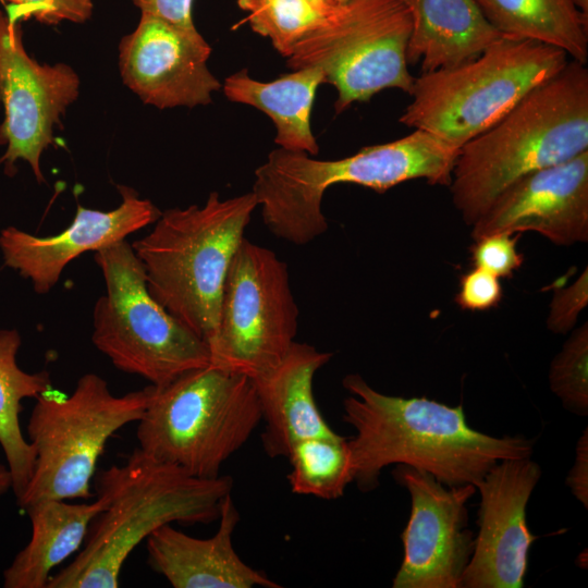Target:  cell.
I'll list each match as a JSON object with an SVG mask.
<instances>
[{
	"instance_id": "obj_19",
	"label": "cell",
	"mask_w": 588,
	"mask_h": 588,
	"mask_svg": "<svg viewBox=\"0 0 588 588\" xmlns=\"http://www.w3.org/2000/svg\"><path fill=\"white\" fill-rule=\"evenodd\" d=\"M332 357L307 343L294 342L281 363L253 379L265 428L261 442L269 457H287L301 440L335 434L314 396V377Z\"/></svg>"
},
{
	"instance_id": "obj_25",
	"label": "cell",
	"mask_w": 588,
	"mask_h": 588,
	"mask_svg": "<svg viewBox=\"0 0 588 588\" xmlns=\"http://www.w3.org/2000/svg\"><path fill=\"white\" fill-rule=\"evenodd\" d=\"M287 458V480L295 494L334 500L353 482L347 439L338 433L301 440Z\"/></svg>"
},
{
	"instance_id": "obj_35",
	"label": "cell",
	"mask_w": 588,
	"mask_h": 588,
	"mask_svg": "<svg viewBox=\"0 0 588 588\" xmlns=\"http://www.w3.org/2000/svg\"><path fill=\"white\" fill-rule=\"evenodd\" d=\"M326 11H334L341 3L338 0H310Z\"/></svg>"
},
{
	"instance_id": "obj_15",
	"label": "cell",
	"mask_w": 588,
	"mask_h": 588,
	"mask_svg": "<svg viewBox=\"0 0 588 588\" xmlns=\"http://www.w3.org/2000/svg\"><path fill=\"white\" fill-rule=\"evenodd\" d=\"M541 474L531 456L505 458L476 482L478 532L461 588L524 587L528 552L537 539L527 526L526 507Z\"/></svg>"
},
{
	"instance_id": "obj_21",
	"label": "cell",
	"mask_w": 588,
	"mask_h": 588,
	"mask_svg": "<svg viewBox=\"0 0 588 588\" xmlns=\"http://www.w3.org/2000/svg\"><path fill=\"white\" fill-rule=\"evenodd\" d=\"M106 505L96 495L91 503L49 499L26 507L30 539L4 569L3 587L47 588L51 571L82 547L91 522Z\"/></svg>"
},
{
	"instance_id": "obj_3",
	"label": "cell",
	"mask_w": 588,
	"mask_h": 588,
	"mask_svg": "<svg viewBox=\"0 0 588 588\" xmlns=\"http://www.w3.org/2000/svg\"><path fill=\"white\" fill-rule=\"evenodd\" d=\"M588 150V70L569 60L458 150L452 201L473 225L510 184Z\"/></svg>"
},
{
	"instance_id": "obj_16",
	"label": "cell",
	"mask_w": 588,
	"mask_h": 588,
	"mask_svg": "<svg viewBox=\"0 0 588 588\" xmlns=\"http://www.w3.org/2000/svg\"><path fill=\"white\" fill-rule=\"evenodd\" d=\"M527 231L560 246L588 242V150L510 184L471 225L470 235Z\"/></svg>"
},
{
	"instance_id": "obj_26",
	"label": "cell",
	"mask_w": 588,
	"mask_h": 588,
	"mask_svg": "<svg viewBox=\"0 0 588 588\" xmlns=\"http://www.w3.org/2000/svg\"><path fill=\"white\" fill-rule=\"evenodd\" d=\"M237 5L247 13L252 29L269 38L285 58L336 10L326 11L310 0H237Z\"/></svg>"
},
{
	"instance_id": "obj_10",
	"label": "cell",
	"mask_w": 588,
	"mask_h": 588,
	"mask_svg": "<svg viewBox=\"0 0 588 588\" xmlns=\"http://www.w3.org/2000/svg\"><path fill=\"white\" fill-rule=\"evenodd\" d=\"M411 33L402 0H347L296 44L286 63L292 70L319 68L336 89L334 109L341 113L387 88L412 93Z\"/></svg>"
},
{
	"instance_id": "obj_18",
	"label": "cell",
	"mask_w": 588,
	"mask_h": 588,
	"mask_svg": "<svg viewBox=\"0 0 588 588\" xmlns=\"http://www.w3.org/2000/svg\"><path fill=\"white\" fill-rule=\"evenodd\" d=\"M217 532L206 539L184 534L171 524L147 537L148 565L174 588H280L265 573L246 564L233 547L240 513L232 494L221 507Z\"/></svg>"
},
{
	"instance_id": "obj_28",
	"label": "cell",
	"mask_w": 588,
	"mask_h": 588,
	"mask_svg": "<svg viewBox=\"0 0 588 588\" xmlns=\"http://www.w3.org/2000/svg\"><path fill=\"white\" fill-rule=\"evenodd\" d=\"M8 2L7 14L13 21L35 19L57 25L62 22L82 24L93 14V0H1Z\"/></svg>"
},
{
	"instance_id": "obj_12",
	"label": "cell",
	"mask_w": 588,
	"mask_h": 588,
	"mask_svg": "<svg viewBox=\"0 0 588 588\" xmlns=\"http://www.w3.org/2000/svg\"><path fill=\"white\" fill-rule=\"evenodd\" d=\"M81 81L66 63L46 64L32 58L24 46L20 22L0 10V157L4 172L25 161L36 181L45 182L40 160L54 143V128L77 99Z\"/></svg>"
},
{
	"instance_id": "obj_27",
	"label": "cell",
	"mask_w": 588,
	"mask_h": 588,
	"mask_svg": "<svg viewBox=\"0 0 588 588\" xmlns=\"http://www.w3.org/2000/svg\"><path fill=\"white\" fill-rule=\"evenodd\" d=\"M549 385L563 407L580 417L588 415V327L574 329L549 367Z\"/></svg>"
},
{
	"instance_id": "obj_29",
	"label": "cell",
	"mask_w": 588,
	"mask_h": 588,
	"mask_svg": "<svg viewBox=\"0 0 588 588\" xmlns=\"http://www.w3.org/2000/svg\"><path fill=\"white\" fill-rule=\"evenodd\" d=\"M518 237V233L514 236L500 232L474 240L470 252L473 266L499 279L512 278L524 262V255L517 249Z\"/></svg>"
},
{
	"instance_id": "obj_13",
	"label": "cell",
	"mask_w": 588,
	"mask_h": 588,
	"mask_svg": "<svg viewBox=\"0 0 588 588\" xmlns=\"http://www.w3.org/2000/svg\"><path fill=\"white\" fill-rule=\"evenodd\" d=\"M395 481L411 497V515L401 534L404 558L393 588H461L475 547L467 502L473 483L449 487L431 474L397 464Z\"/></svg>"
},
{
	"instance_id": "obj_31",
	"label": "cell",
	"mask_w": 588,
	"mask_h": 588,
	"mask_svg": "<svg viewBox=\"0 0 588 588\" xmlns=\"http://www.w3.org/2000/svg\"><path fill=\"white\" fill-rule=\"evenodd\" d=\"M502 297L500 279L474 267L461 277L454 302L463 310L485 311L497 307Z\"/></svg>"
},
{
	"instance_id": "obj_1",
	"label": "cell",
	"mask_w": 588,
	"mask_h": 588,
	"mask_svg": "<svg viewBox=\"0 0 588 588\" xmlns=\"http://www.w3.org/2000/svg\"><path fill=\"white\" fill-rule=\"evenodd\" d=\"M342 384L350 393L343 420L355 430L347 439L353 482L364 492L376 489L381 470L393 464L421 469L453 487L476 485L498 462L534 453V439L471 428L463 405L383 394L358 373L345 376Z\"/></svg>"
},
{
	"instance_id": "obj_36",
	"label": "cell",
	"mask_w": 588,
	"mask_h": 588,
	"mask_svg": "<svg viewBox=\"0 0 588 588\" xmlns=\"http://www.w3.org/2000/svg\"><path fill=\"white\" fill-rule=\"evenodd\" d=\"M577 5L584 14L588 15V0H577Z\"/></svg>"
},
{
	"instance_id": "obj_4",
	"label": "cell",
	"mask_w": 588,
	"mask_h": 588,
	"mask_svg": "<svg viewBox=\"0 0 588 588\" xmlns=\"http://www.w3.org/2000/svg\"><path fill=\"white\" fill-rule=\"evenodd\" d=\"M460 148L415 128L393 142L367 146L336 160L277 148L255 171L253 193L265 225L279 238L305 245L328 230L321 210L324 192L351 183L383 193L415 179L449 186Z\"/></svg>"
},
{
	"instance_id": "obj_17",
	"label": "cell",
	"mask_w": 588,
	"mask_h": 588,
	"mask_svg": "<svg viewBox=\"0 0 588 588\" xmlns=\"http://www.w3.org/2000/svg\"><path fill=\"white\" fill-rule=\"evenodd\" d=\"M121 204L109 211L81 205L70 225L57 235L37 236L15 226L0 232L4 265L30 281L37 294L49 293L65 267L87 252H97L152 224L161 211L128 186L119 185Z\"/></svg>"
},
{
	"instance_id": "obj_9",
	"label": "cell",
	"mask_w": 588,
	"mask_h": 588,
	"mask_svg": "<svg viewBox=\"0 0 588 588\" xmlns=\"http://www.w3.org/2000/svg\"><path fill=\"white\" fill-rule=\"evenodd\" d=\"M105 293L93 310L91 342L113 366L162 387L210 363L207 343L149 293L126 240L95 252Z\"/></svg>"
},
{
	"instance_id": "obj_20",
	"label": "cell",
	"mask_w": 588,
	"mask_h": 588,
	"mask_svg": "<svg viewBox=\"0 0 588 588\" xmlns=\"http://www.w3.org/2000/svg\"><path fill=\"white\" fill-rule=\"evenodd\" d=\"M411 13L408 65L421 73L467 62L506 37L483 15L476 0H402Z\"/></svg>"
},
{
	"instance_id": "obj_34",
	"label": "cell",
	"mask_w": 588,
	"mask_h": 588,
	"mask_svg": "<svg viewBox=\"0 0 588 588\" xmlns=\"http://www.w3.org/2000/svg\"><path fill=\"white\" fill-rule=\"evenodd\" d=\"M12 489V479L8 466L0 463V498Z\"/></svg>"
},
{
	"instance_id": "obj_37",
	"label": "cell",
	"mask_w": 588,
	"mask_h": 588,
	"mask_svg": "<svg viewBox=\"0 0 588 588\" xmlns=\"http://www.w3.org/2000/svg\"><path fill=\"white\" fill-rule=\"evenodd\" d=\"M340 3H344L346 2L347 0H338Z\"/></svg>"
},
{
	"instance_id": "obj_33",
	"label": "cell",
	"mask_w": 588,
	"mask_h": 588,
	"mask_svg": "<svg viewBox=\"0 0 588 588\" xmlns=\"http://www.w3.org/2000/svg\"><path fill=\"white\" fill-rule=\"evenodd\" d=\"M566 486L572 494L585 506L588 507V428H585L577 440L575 448V461L569 469Z\"/></svg>"
},
{
	"instance_id": "obj_8",
	"label": "cell",
	"mask_w": 588,
	"mask_h": 588,
	"mask_svg": "<svg viewBox=\"0 0 588 588\" xmlns=\"http://www.w3.org/2000/svg\"><path fill=\"white\" fill-rule=\"evenodd\" d=\"M149 385L114 395L100 376L83 375L73 392L52 388L36 397L26 431L35 453L29 481L17 505L49 499H89L90 481L107 441L138 421L148 404Z\"/></svg>"
},
{
	"instance_id": "obj_6",
	"label": "cell",
	"mask_w": 588,
	"mask_h": 588,
	"mask_svg": "<svg viewBox=\"0 0 588 588\" xmlns=\"http://www.w3.org/2000/svg\"><path fill=\"white\" fill-rule=\"evenodd\" d=\"M149 388L137 421L138 448L195 477L220 476L261 421L254 381L243 375L208 365Z\"/></svg>"
},
{
	"instance_id": "obj_11",
	"label": "cell",
	"mask_w": 588,
	"mask_h": 588,
	"mask_svg": "<svg viewBox=\"0 0 588 588\" xmlns=\"http://www.w3.org/2000/svg\"><path fill=\"white\" fill-rule=\"evenodd\" d=\"M297 319L287 265L244 237L228 270L209 365L252 380L267 373L295 342Z\"/></svg>"
},
{
	"instance_id": "obj_24",
	"label": "cell",
	"mask_w": 588,
	"mask_h": 588,
	"mask_svg": "<svg viewBox=\"0 0 588 588\" xmlns=\"http://www.w3.org/2000/svg\"><path fill=\"white\" fill-rule=\"evenodd\" d=\"M22 338L16 329H0V446L11 474L15 498L24 492L35 462V453L20 425L22 402L51 389L48 371L27 372L16 356Z\"/></svg>"
},
{
	"instance_id": "obj_32",
	"label": "cell",
	"mask_w": 588,
	"mask_h": 588,
	"mask_svg": "<svg viewBox=\"0 0 588 588\" xmlns=\"http://www.w3.org/2000/svg\"><path fill=\"white\" fill-rule=\"evenodd\" d=\"M140 10L180 26H195L192 17L194 0H132Z\"/></svg>"
},
{
	"instance_id": "obj_30",
	"label": "cell",
	"mask_w": 588,
	"mask_h": 588,
	"mask_svg": "<svg viewBox=\"0 0 588 588\" xmlns=\"http://www.w3.org/2000/svg\"><path fill=\"white\" fill-rule=\"evenodd\" d=\"M588 304V269L566 287L555 290L549 306L547 327L554 333L573 330L579 314Z\"/></svg>"
},
{
	"instance_id": "obj_7",
	"label": "cell",
	"mask_w": 588,
	"mask_h": 588,
	"mask_svg": "<svg viewBox=\"0 0 588 588\" xmlns=\"http://www.w3.org/2000/svg\"><path fill=\"white\" fill-rule=\"evenodd\" d=\"M569 60L559 48L506 36L467 62L415 77L400 122L461 148Z\"/></svg>"
},
{
	"instance_id": "obj_5",
	"label": "cell",
	"mask_w": 588,
	"mask_h": 588,
	"mask_svg": "<svg viewBox=\"0 0 588 588\" xmlns=\"http://www.w3.org/2000/svg\"><path fill=\"white\" fill-rule=\"evenodd\" d=\"M253 192L201 206L171 208L132 248L149 293L208 345L217 333L231 261L257 207Z\"/></svg>"
},
{
	"instance_id": "obj_22",
	"label": "cell",
	"mask_w": 588,
	"mask_h": 588,
	"mask_svg": "<svg viewBox=\"0 0 588 588\" xmlns=\"http://www.w3.org/2000/svg\"><path fill=\"white\" fill-rule=\"evenodd\" d=\"M324 83L319 68H303L270 82L257 81L241 70L228 76L224 96L265 112L274 123V142L280 148L315 156L319 146L311 131L310 118L316 90Z\"/></svg>"
},
{
	"instance_id": "obj_2",
	"label": "cell",
	"mask_w": 588,
	"mask_h": 588,
	"mask_svg": "<svg viewBox=\"0 0 588 588\" xmlns=\"http://www.w3.org/2000/svg\"><path fill=\"white\" fill-rule=\"evenodd\" d=\"M232 488L230 476L195 477L136 448L125 464L97 474L96 495L106 509L91 522L83 549L47 588L119 587L125 561L144 539L168 524L218 520Z\"/></svg>"
},
{
	"instance_id": "obj_14",
	"label": "cell",
	"mask_w": 588,
	"mask_h": 588,
	"mask_svg": "<svg viewBox=\"0 0 588 588\" xmlns=\"http://www.w3.org/2000/svg\"><path fill=\"white\" fill-rule=\"evenodd\" d=\"M211 47L195 26H180L148 13L119 44L124 85L158 109L211 102L221 88L207 61Z\"/></svg>"
},
{
	"instance_id": "obj_23",
	"label": "cell",
	"mask_w": 588,
	"mask_h": 588,
	"mask_svg": "<svg viewBox=\"0 0 588 588\" xmlns=\"http://www.w3.org/2000/svg\"><path fill=\"white\" fill-rule=\"evenodd\" d=\"M500 33L563 50L571 60L588 59V15L577 0H476Z\"/></svg>"
}]
</instances>
